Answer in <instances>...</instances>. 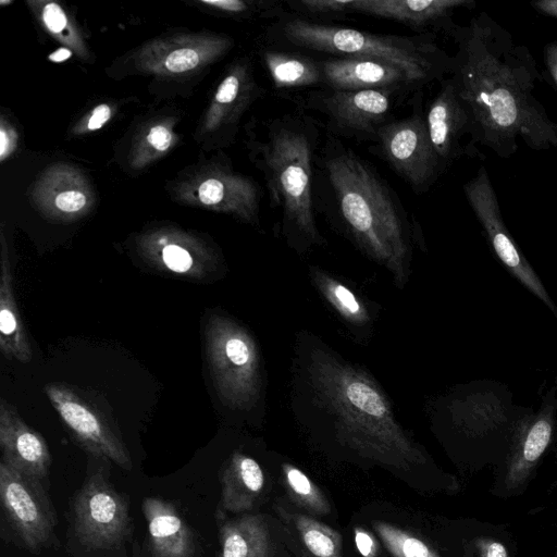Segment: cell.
Wrapping results in <instances>:
<instances>
[{"mask_svg": "<svg viewBox=\"0 0 557 557\" xmlns=\"http://www.w3.org/2000/svg\"><path fill=\"white\" fill-rule=\"evenodd\" d=\"M288 406L304 430L346 454L398 469L425 461L377 380L308 330L294 337Z\"/></svg>", "mask_w": 557, "mask_h": 557, "instance_id": "6da1fadb", "label": "cell"}, {"mask_svg": "<svg viewBox=\"0 0 557 557\" xmlns=\"http://www.w3.org/2000/svg\"><path fill=\"white\" fill-rule=\"evenodd\" d=\"M457 46L449 77L473 122V141L510 158L519 141L532 150L557 148V123L534 90L541 78L525 46L487 13L448 34Z\"/></svg>", "mask_w": 557, "mask_h": 557, "instance_id": "7a4b0ae2", "label": "cell"}, {"mask_svg": "<svg viewBox=\"0 0 557 557\" xmlns=\"http://www.w3.org/2000/svg\"><path fill=\"white\" fill-rule=\"evenodd\" d=\"M313 193L317 213L404 289L414 248L425 250V243L419 223L375 166L326 133L315 157Z\"/></svg>", "mask_w": 557, "mask_h": 557, "instance_id": "3957f363", "label": "cell"}, {"mask_svg": "<svg viewBox=\"0 0 557 557\" xmlns=\"http://www.w3.org/2000/svg\"><path fill=\"white\" fill-rule=\"evenodd\" d=\"M322 124L301 108L271 115L252 133L249 148L261 171L276 230L286 246L304 257L326 244L317 222L314 162Z\"/></svg>", "mask_w": 557, "mask_h": 557, "instance_id": "277c9868", "label": "cell"}, {"mask_svg": "<svg viewBox=\"0 0 557 557\" xmlns=\"http://www.w3.org/2000/svg\"><path fill=\"white\" fill-rule=\"evenodd\" d=\"M269 45L329 57L371 58L397 65L422 89L450 74L453 58L436 42L435 33L376 34L322 23L287 13L271 22Z\"/></svg>", "mask_w": 557, "mask_h": 557, "instance_id": "5b68a950", "label": "cell"}, {"mask_svg": "<svg viewBox=\"0 0 557 557\" xmlns=\"http://www.w3.org/2000/svg\"><path fill=\"white\" fill-rule=\"evenodd\" d=\"M206 356L221 404L261 422L267 413L268 379L253 333L225 314H212L205 327Z\"/></svg>", "mask_w": 557, "mask_h": 557, "instance_id": "8992f818", "label": "cell"}, {"mask_svg": "<svg viewBox=\"0 0 557 557\" xmlns=\"http://www.w3.org/2000/svg\"><path fill=\"white\" fill-rule=\"evenodd\" d=\"M530 410L513 403L507 385L487 379L457 384L425 405L438 434L466 442H499L508 449Z\"/></svg>", "mask_w": 557, "mask_h": 557, "instance_id": "52a82bcc", "label": "cell"}, {"mask_svg": "<svg viewBox=\"0 0 557 557\" xmlns=\"http://www.w3.org/2000/svg\"><path fill=\"white\" fill-rule=\"evenodd\" d=\"M406 92L395 89L336 90L315 88L298 102L325 120L326 133L339 139L375 143L377 131L395 119L394 108Z\"/></svg>", "mask_w": 557, "mask_h": 557, "instance_id": "ba28073f", "label": "cell"}, {"mask_svg": "<svg viewBox=\"0 0 557 557\" xmlns=\"http://www.w3.org/2000/svg\"><path fill=\"white\" fill-rule=\"evenodd\" d=\"M413 109L377 131L369 150L382 159L417 195L428 193L443 174L432 147L422 108L421 90Z\"/></svg>", "mask_w": 557, "mask_h": 557, "instance_id": "9c48e42d", "label": "cell"}, {"mask_svg": "<svg viewBox=\"0 0 557 557\" xmlns=\"http://www.w3.org/2000/svg\"><path fill=\"white\" fill-rule=\"evenodd\" d=\"M472 0H293L292 11L302 17L368 15L400 23L416 34L444 32L456 26L454 12L474 7Z\"/></svg>", "mask_w": 557, "mask_h": 557, "instance_id": "30bf717a", "label": "cell"}, {"mask_svg": "<svg viewBox=\"0 0 557 557\" xmlns=\"http://www.w3.org/2000/svg\"><path fill=\"white\" fill-rule=\"evenodd\" d=\"M463 193L497 259L512 277L549 309L557 320V305L509 233L503 220L496 191L484 166H481L475 176L463 185Z\"/></svg>", "mask_w": 557, "mask_h": 557, "instance_id": "8fae6325", "label": "cell"}, {"mask_svg": "<svg viewBox=\"0 0 557 557\" xmlns=\"http://www.w3.org/2000/svg\"><path fill=\"white\" fill-rule=\"evenodd\" d=\"M0 499L3 513L23 545L38 553L51 542L54 509L39 480L0 461Z\"/></svg>", "mask_w": 557, "mask_h": 557, "instance_id": "7c38bea8", "label": "cell"}, {"mask_svg": "<svg viewBox=\"0 0 557 557\" xmlns=\"http://www.w3.org/2000/svg\"><path fill=\"white\" fill-rule=\"evenodd\" d=\"M75 532L94 548L119 545L129 529L128 506L102 471L92 473L74 499Z\"/></svg>", "mask_w": 557, "mask_h": 557, "instance_id": "4fadbf2b", "label": "cell"}, {"mask_svg": "<svg viewBox=\"0 0 557 557\" xmlns=\"http://www.w3.org/2000/svg\"><path fill=\"white\" fill-rule=\"evenodd\" d=\"M45 392L60 418L86 450L108 458L126 470L132 468L123 442L102 416L76 392L60 383L45 385Z\"/></svg>", "mask_w": 557, "mask_h": 557, "instance_id": "5bb4252c", "label": "cell"}, {"mask_svg": "<svg viewBox=\"0 0 557 557\" xmlns=\"http://www.w3.org/2000/svg\"><path fill=\"white\" fill-rule=\"evenodd\" d=\"M440 90L425 110V123L442 173L456 160L468 156L473 158L468 145L478 150L473 141L471 114L448 76L440 82Z\"/></svg>", "mask_w": 557, "mask_h": 557, "instance_id": "9a60e30c", "label": "cell"}, {"mask_svg": "<svg viewBox=\"0 0 557 557\" xmlns=\"http://www.w3.org/2000/svg\"><path fill=\"white\" fill-rule=\"evenodd\" d=\"M557 431V377L522 419L507 454L505 483L516 488L524 483L550 446Z\"/></svg>", "mask_w": 557, "mask_h": 557, "instance_id": "2e32d148", "label": "cell"}, {"mask_svg": "<svg viewBox=\"0 0 557 557\" xmlns=\"http://www.w3.org/2000/svg\"><path fill=\"white\" fill-rule=\"evenodd\" d=\"M323 87L336 90L395 89L408 95L421 88L395 64L371 58L320 59Z\"/></svg>", "mask_w": 557, "mask_h": 557, "instance_id": "e0dca14e", "label": "cell"}, {"mask_svg": "<svg viewBox=\"0 0 557 557\" xmlns=\"http://www.w3.org/2000/svg\"><path fill=\"white\" fill-rule=\"evenodd\" d=\"M308 277L350 336L357 343H368L377 320V306L364 298L350 284L318 265H309Z\"/></svg>", "mask_w": 557, "mask_h": 557, "instance_id": "ac0fdd59", "label": "cell"}, {"mask_svg": "<svg viewBox=\"0 0 557 557\" xmlns=\"http://www.w3.org/2000/svg\"><path fill=\"white\" fill-rule=\"evenodd\" d=\"M143 511L147 521L149 557H200L194 531L172 503L146 497Z\"/></svg>", "mask_w": 557, "mask_h": 557, "instance_id": "d6986e66", "label": "cell"}, {"mask_svg": "<svg viewBox=\"0 0 557 557\" xmlns=\"http://www.w3.org/2000/svg\"><path fill=\"white\" fill-rule=\"evenodd\" d=\"M0 446L2 458L17 470L39 481L47 476L51 457L45 438L3 399L0 401Z\"/></svg>", "mask_w": 557, "mask_h": 557, "instance_id": "ffe728a7", "label": "cell"}, {"mask_svg": "<svg viewBox=\"0 0 557 557\" xmlns=\"http://www.w3.org/2000/svg\"><path fill=\"white\" fill-rule=\"evenodd\" d=\"M261 61L275 90L323 87L320 59L309 53L269 45L261 51Z\"/></svg>", "mask_w": 557, "mask_h": 557, "instance_id": "44dd1931", "label": "cell"}, {"mask_svg": "<svg viewBox=\"0 0 557 557\" xmlns=\"http://www.w3.org/2000/svg\"><path fill=\"white\" fill-rule=\"evenodd\" d=\"M221 505L224 509L239 512L252 507L264 485L263 470L253 457L234 450L222 472Z\"/></svg>", "mask_w": 557, "mask_h": 557, "instance_id": "7402d4cb", "label": "cell"}, {"mask_svg": "<svg viewBox=\"0 0 557 557\" xmlns=\"http://www.w3.org/2000/svg\"><path fill=\"white\" fill-rule=\"evenodd\" d=\"M0 268V349L8 360L28 362L32 349L14 297L10 259L3 239Z\"/></svg>", "mask_w": 557, "mask_h": 557, "instance_id": "603a6c76", "label": "cell"}, {"mask_svg": "<svg viewBox=\"0 0 557 557\" xmlns=\"http://www.w3.org/2000/svg\"><path fill=\"white\" fill-rule=\"evenodd\" d=\"M145 256L160 271L201 280L213 273L216 260L208 251L172 240L169 235L154 238Z\"/></svg>", "mask_w": 557, "mask_h": 557, "instance_id": "cb8c5ba5", "label": "cell"}, {"mask_svg": "<svg viewBox=\"0 0 557 557\" xmlns=\"http://www.w3.org/2000/svg\"><path fill=\"white\" fill-rule=\"evenodd\" d=\"M222 557H267L269 539L262 521L243 516L220 528Z\"/></svg>", "mask_w": 557, "mask_h": 557, "instance_id": "d4e9b609", "label": "cell"}, {"mask_svg": "<svg viewBox=\"0 0 557 557\" xmlns=\"http://www.w3.org/2000/svg\"><path fill=\"white\" fill-rule=\"evenodd\" d=\"M372 524L387 550L395 557H440L422 540L397 527L382 521Z\"/></svg>", "mask_w": 557, "mask_h": 557, "instance_id": "484cf974", "label": "cell"}, {"mask_svg": "<svg viewBox=\"0 0 557 557\" xmlns=\"http://www.w3.org/2000/svg\"><path fill=\"white\" fill-rule=\"evenodd\" d=\"M296 523L302 542L312 555L315 557H339L341 537L336 532L304 516H299Z\"/></svg>", "mask_w": 557, "mask_h": 557, "instance_id": "4316f807", "label": "cell"}, {"mask_svg": "<svg viewBox=\"0 0 557 557\" xmlns=\"http://www.w3.org/2000/svg\"><path fill=\"white\" fill-rule=\"evenodd\" d=\"M282 469L286 483L302 504L314 511L326 512L329 510L324 496L301 470L290 463H284Z\"/></svg>", "mask_w": 557, "mask_h": 557, "instance_id": "83f0119b", "label": "cell"}, {"mask_svg": "<svg viewBox=\"0 0 557 557\" xmlns=\"http://www.w3.org/2000/svg\"><path fill=\"white\" fill-rule=\"evenodd\" d=\"M199 55L195 50L184 48L172 51L165 59V67L170 72L181 73L196 67Z\"/></svg>", "mask_w": 557, "mask_h": 557, "instance_id": "f1b7e54d", "label": "cell"}, {"mask_svg": "<svg viewBox=\"0 0 557 557\" xmlns=\"http://www.w3.org/2000/svg\"><path fill=\"white\" fill-rule=\"evenodd\" d=\"M86 196L77 190H70L58 195L55 206L63 212H77L86 205Z\"/></svg>", "mask_w": 557, "mask_h": 557, "instance_id": "f546056e", "label": "cell"}, {"mask_svg": "<svg viewBox=\"0 0 557 557\" xmlns=\"http://www.w3.org/2000/svg\"><path fill=\"white\" fill-rule=\"evenodd\" d=\"M44 21L53 33H60L67 24L66 16L57 3L50 2L44 9Z\"/></svg>", "mask_w": 557, "mask_h": 557, "instance_id": "4dcf8cb0", "label": "cell"}, {"mask_svg": "<svg viewBox=\"0 0 557 557\" xmlns=\"http://www.w3.org/2000/svg\"><path fill=\"white\" fill-rule=\"evenodd\" d=\"M479 557H508L506 546L491 537H480L476 541Z\"/></svg>", "mask_w": 557, "mask_h": 557, "instance_id": "1f68e13d", "label": "cell"}, {"mask_svg": "<svg viewBox=\"0 0 557 557\" xmlns=\"http://www.w3.org/2000/svg\"><path fill=\"white\" fill-rule=\"evenodd\" d=\"M147 140L156 149L164 151L172 143V134L166 127L158 125L150 129Z\"/></svg>", "mask_w": 557, "mask_h": 557, "instance_id": "d6a6232c", "label": "cell"}, {"mask_svg": "<svg viewBox=\"0 0 557 557\" xmlns=\"http://www.w3.org/2000/svg\"><path fill=\"white\" fill-rule=\"evenodd\" d=\"M543 59L547 73L557 90V40H553L544 47Z\"/></svg>", "mask_w": 557, "mask_h": 557, "instance_id": "836d02e7", "label": "cell"}, {"mask_svg": "<svg viewBox=\"0 0 557 557\" xmlns=\"http://www.w3.org/2000/svg\"><path fill=\"white\" fill-rule=\"evenodd\" d=\"M355 541L359 552L364 557H373L375 552L372 537L363 530H356Z\"/></svg>", "mask_w": 557, "mask_h": 557, "instance_id": "e575fe53", "label": "cell"}, {"mask_svg": "<svg viewBox=\"0 0 557 557\" xmlns=\"http://www.w3.org/2000/svg\"><path fill=\"white\" fill-rule=\"evenodd\" d=\"M111 116V110L107 104H100L98 106L89 121H88V128L91 131L100 128Z\"/></svg>", "mask_w": 557, "mask_h": 557, "instance_id": "d590c367", "label": "cell"}, {"mask_svg": "<svg viewBox=\"0 0 557 557\" xmlns=\"http://www.w3.org/2000/svg\"><path fill=\"white\" fill-rule=\"evenodd\" d=\"M531 5L537 12L557 18V0L535 1Z\"/></svg>", "mask_w": 557, "mask_h": 557, "instance_id": "8d00e7d4", "label": "cell"}, {"mask_svg": "<svg viewBox=\"0 0 557 557\" xmlns=\"http://www.w3.org/2000/svg\"><path fill=\"white\" fill-rule=\"evenodd\" d=\"M0 156L1 159H4L10 145V138H8V134L3 128L0 131Z\"/></svg>", "mask_w": 557, "mask_h": 557, "instance_id": "74e56055", "label": "cell"}, {"mask_svg": "<svg viewBox=\"0 0 557 557\" xmlns=\"http://www.w3.org/2000/svg\"><path fill=\"white\" fill-rule=\"evenodd\" d=\"M71 55V52L66 49H62L57 51L54 54H52L50 58L54 61H63L64 59L69 58Z\"/></svg>", "mask_w": 557, "mask_h": 557, "instance_id": "f35d334b", "label": "cell"}]
</instances>
